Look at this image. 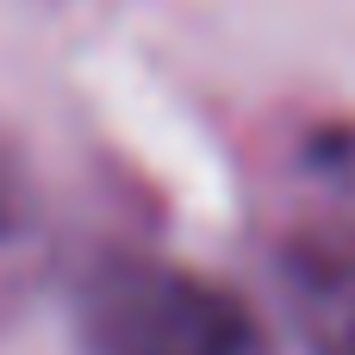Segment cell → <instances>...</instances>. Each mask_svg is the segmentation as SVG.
<instances>
[{
  "mask_svg": "<svg viewBox=\"0 0 355 355\" xmlns=\"http://www.w3.org/2000/svg\"><path fill=\"white\" fill-rule=\"evenodd\" d=\"M275 287L306 355H355V218H318L281 237Z\"/></svg>",
  "mask_w": 355,
  "mask_h": 355,
  "instance_id": "7a4b0ae2",
  "label": "cell"
},
{
  "mask_svg": "<svg viewBox=\"0 0 355 355\" xmlns=\"http://www.w3.org/2000/svg\"><path fill=\"white\" fill-rule=\"evenodd\" d=\"M25 218H31V193H25V175H19V162L6 156V144H0V243H6L12 231H25Z\"/></svg>",
  "mask_w": 355,
  "mask_h": 355,
  "instance_id": "3957f363",
  "label": "cell"
},
{
  "mask_svg": "<svg viewBox=\"0 0 355 355\" xmlns=\"http://www.w3.org/2000/svg\"><path fill=\"white\" fill-rule=\"evenodd\" d=\"M69 312L87 355H262L256 312L225 281L144 250H100Z\"/></svg>",
  "mask_w": 355,
  "mask_h": 355,
  "instance_id": "6da1fadb",
  "label": "cell"
}]
</instances>
